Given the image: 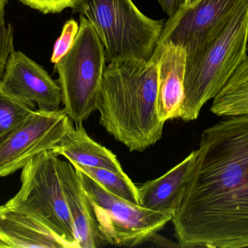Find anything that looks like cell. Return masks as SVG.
Returning <instances> with one entry per match:
<instances>
[{"instance_id":"obj_1","label":"cell","mask_w":248,"mask_h":248,"mask_svg":"<svg viewBox=\"0 0 248 248\" xmlns=\"http://www.w3.org/2000/svg\"><path fill=\"white\" fill-rule=\"evenodd\" d=\"M201 135L195 167L172 218L182 248H248V114Z\"/></svg>"},{"instance_id":"obj_2","label":"cell","mask_w":248,"mask_h":248,"mask_svg":"<svg viewBox=\"0 0 248 248\" xmlns=\"http://www.w3.org/2000/svg\"><path fill=\"white\" fill-rule=\"evenodd\" d=\"M157 64L119 59L105 68L97 110L100 124L130 151H143L161 138L166 122L157 107Z\"/></svg>"},{"instance_id":"obj_3","label":"cell","mask_w":248,"mask_h":248,"mask_svg":"<svg viewBox=\"0 0 248 248\" xmlns=\"http://www.w3.org/2000/svg\"><path fill=\"white\" fill-rule=\"evenodd\" d=\"M248 43V0L203 40L185 48V100L179 118L198 119L202 106L214 99L246 59Z\"/></svg>"},{"instance_id":"obj_4","label":"cell","mask_w":248,"mask_h":248,"mask_svg":"<svg viewBox=\"0 0 248 248\" xmlns=\"http://www.w3.org/2000/svg\"><path fill=\"white\" fill-rule=\"evenodd\" d=\"M73 12L88 19L109 63L125 58L149 61L164 26V20L144 16L132 0H80Z\"/></svg>"},{"instance_id":"obj_5","label":"cell","mask_w":248,"mask_h":248,"mask_svg":"<svg viewBox=\"0 0 248 248\" xmlns=\"http://www.w3.org/2000/svg\"><path fill=\"white\" fill-rule=\"evenodd\" d=\"M58 156L52 150L32 158L22 168L21 187L6 206L34 218L66 248H78L58 169Z\"/></svg>"},{"instance_id":"obj_6","label":"cell","mask_w":248,"mask_h":248,"mask_svg":"<svg viewBox=\"0 0 248 248\" xmlns=\"http://www.w3.org/2000/svg\"><path fill=\"white\" fill-rule=\"evenodd\" d=\"M79 29L70 50L55 64L64 111L77 126L97 110L106 68L105 49L88 19L80 15Z\"/></svg>"},{"instance_id":"obj_7","label":"cell","mask_w":248,"mask_h":248,"mask_svg":"<svg viewBox=\"0 0 248 248\" xmlns=\"http://www.w3.org/2000/svg\"><path fill=\"white\" fill-rule=\"evenodd\" d=\"M77 170V169H76ZM87 194L99 233L106 244L134 247L153 238L174 213L144 208L110 193L77 170Z\"/></svg>"},{"instance_id":"obj_8","label":"cell","mask_w":248,"mask_h":248,"mask_svg":"<svg viewBox=\"0 0 248 248\" xmlns=\"http://www.w3.org/2000/svg\"><path fill=\"white\" fill-rule=\"evenodd\" d=\"M73 128L64 109L33 111L0 142V177L13 174L33 157L52 150Z\"/></svg>"},{"instance_id":"obj_9","label":"cell","mask_w":248,"mask_h":248,"mask_svg":"<svg viewBox=\"0 0 248 248\" xmlns=\"http://www.w3.org/2000/svg\"><path fill=\"white\" fill-rule=\"evenodd\" d=\"M0 92L24 103L36 104L39 110H58L62 103L59 84L43 67L15 50L0 80Z\"/></svg>"},{"instance_id":"obj_10","label":"cell","mask_w":248,"mask_h":248,"mask_svg":"<svg viewBox=\"0 0 248 248\" xmlns=\"http://www.w3.org/2000/svg\"><path fill=\"white\" fill-rule=\"evenodd\" d=\"M242 0H192L164 23L157 45L184 47L202 40L221 26Z\"/></svg>"},{"instance_id":"obj_11","label":"cell","mask_w":248,"mask_h":248,"mask_svg":"<svg viewBox=\"0 0 248 248\" xmlns=\"http://www.w3.org/2000/svg\"><path fill=\"white\" fill-rule=\"evenodd\" d=\"M153 55L157 64V113L166 122L179 118L182 112L186 52L182 47L169 42L157 45Z\"/></svg>"},{"instance_id":"obj_12","label":"cell","mask_w":248,"mask_h":248,"mask_svg":"<svg viewBox=\"0 0 248 248\" xmlns=\"http://www.w3.org/2000/svg\"><path fill=\"white\" fill-rule=\"evenodd\" d=\"M58 169L78 248H95L106 245L96 226L91 206L79 175L68 160L58 158Z\"/></svg>"},{"instance_id":"obj_13","label":"cell","mask_w":248,"mask_h":248,"mask_svg":"<svg viewBox=\"0 0 248 248\" xmlns=\"http://www.w3.org/2000/svg\"><path fill=\"white\" fill-rule=\"evenodd\" d=\"M198 157V150L158 179L138 187L139 205L152 211L176 213L185 195Z\"/></svg>"},{"instance_id":"obj_14","label":"cell","mask_w":248,"mask_h":248,"mask_svg":"<svg viewBox=\"0 0 248 248\" xmlns=\"http://www.w3.org/2000/svg\"><path fill=\"white\" fill-rule=\"evenodd\" d=\"M0 247L66 248L39 221L5 205L0 206Z\"/></svg>"},{"instance_id":"obj_15","label":"cell","mask_w":248,"mask_h":248,"mask_svg":"<svg viewBox=\"0 0 248 248\" xmlns=\"http://www.w3.org/2000/svg\"><path fill=\"white\" fill-rule=\"evenodd\" d=\"M52 151L63 156L71 164L124 171L116 156L92 139L83 125L71 128Z\"/></svg>"},{"instance_id":"obj_16","label":"cell","mask_w":248,"mask_h":248,"mask_svg":"<svg viewBox=\"0 0 248 248\" xmlns=\"http://www.w3.org/2000/svg\"><path fill=\"white\" fill-rule=\"evenodd\" d=\"M211 112L220 116L248 114V56L214 99Z\"/></svg>"},{"instance_id":"obj_17","label":"cell","mask_w":248,"mask_h":248,"mask_svg":"<svg viewBox=\"0 0 248 248\" xmlns=\"http://www.w3.org/2000/svg\"><path fill=\"white\" fill-rule=\"evenodd\" d=\"M74 168L91 178L106 190L125 200L139 205L138 187L123 172H116L100 167H85L72 164Z\"/></svg>"},{"instance_id":"obj_18","label":"cell","mask_w":248,"mask_h":248,"mask_svg":"<svg viewBox=\"0 0 248 248\" xmlns=\"http://www.w3.org/2000/svg\"><path fill=\"white\" fill-rule=\"evenodd\" d=\"M34 109V104L24 103L0 92V142L20 125Z\"/></svg>"},{"instance_id":"obj_19","label":"cell","mask_w":248,"mask_h":248,"mask_svg":"<svg viewBox=\"0 0 248 248\" xmlns=\"http://www.w3.org/2000/svg\"><path fill=\"white\" fill-rule=\"evenodd\" d=\"M79 25L74 19L68 20L64 24L62 33L54 45L51 62L56 64L70 50L74 45Z\"/></svg>"},{"instance_id":"obj_20","label":"cell","mask_w":248,"mask_h":248,"mask_svg":"<svg viewBox=\"0 0 248 248\" xmlns=\"http://www.w3.org/2000/svg\"><path fill=\"white\" fill-rule=\"evenodd\" d=\"M14 50L13 26L11 24L6 26L4 19H0V80L5 71L9 57Z\"/></svg>"},{"instance_id":"obj_21","label":"cell","mask_w":248,"mask_h":248,"mask_svg":"<svg viewBox=\"0 0 248 248\" xmlns=\"http://www.w3.org/2000/svg\"><path fill=\"white\" fill-rule=\"evenodd\" d=\"M26 5L44 14L58 13L66 8H74L80 0H19Z\"/></svg>"},{"instance_id":"obj_22","label":"cell","mask_w":248,"mask_h":248,"mask_svg":"<svg viewBox=\"0 0 248 248\" xmlns=\"http://www.w3.org/2000/svg\"><path fill=\"white\" fill-rule=\"evenodd\" d=\"M163 11L169 16H174L187 3V0H157Z\"/></svg>"},{"instance_id":"obj_23","label":"cell","mask_w":248,"mask_h":248,"mask_svg":"<svg viewBox=\"0 0 248 248\" xmlns=\"http://www.w3.org/2000/svg\"><path fill=\"white\" fill-rule=\"evenodd\" d=\"M7 0H0V19H4V8Z\"/></svg>"},{"instance_id":"obj_24","label":"cell","mask_w":248,"mask_h":248,"mask_svg":"<svg viewBox=\"0 0 248 248\" xmlns=\"http://www.w3.org/2000/svg\"><path fill=\"white\" fill-rule=\"evenodd\" d=\"M192 1V0H187V2H189V1Z\"/></svg>"}]
</instances>
